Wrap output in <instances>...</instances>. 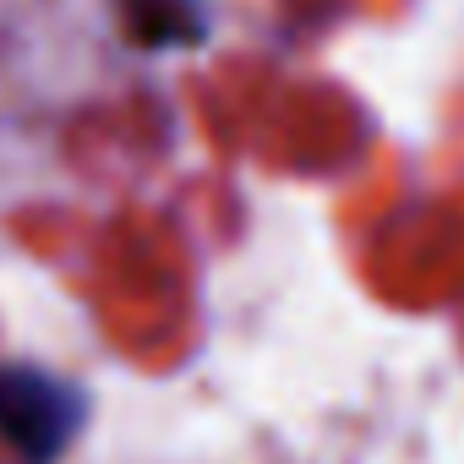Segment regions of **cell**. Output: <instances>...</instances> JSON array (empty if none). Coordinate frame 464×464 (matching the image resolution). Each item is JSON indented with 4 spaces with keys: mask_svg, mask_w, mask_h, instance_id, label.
I'll use <instances>...</instances> for the list:
<instances>
[{
    "mask_svg": "<svg viewBox=\"0 0 464 464\" xmlns=\"http://www.w3.org/2000/svg\"><path fill=\"white\" fill-rule=\"evenodd\" d=\"M82 420V404L66 382L34 366H0V437L28 464H55Z\"/></svg>",
    "mask_w": 464,
    "mask_h": 464,
    "instance_id": "cell-1",
    "label": "cell"
},
{
    "mask_svg": "<svg viewBox=\"0 0 464 464\" xmlns=\"http://www.w3.org/2000/svg\"><path fill=\"white\" fill-rule=\"evenodd\" d=\"M126 28L142 44H186L202 34L191 0H126Z\"/></svg>",
    "mask_w": 464,
    "mask_h": 464,
    "instance_id": "cell-2",
    "label": "cell"
}]
</instances>
